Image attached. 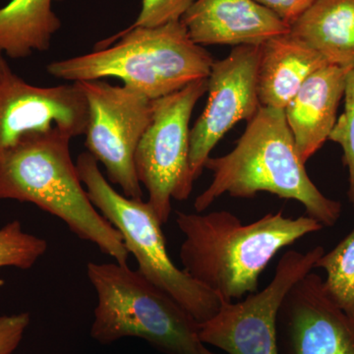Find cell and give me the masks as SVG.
I'll return each mask as SVG.
<instances>
[{"mask_svg":"<svg viewBox=\"0 0 354 354\" xmlns=\"http://www.w3.org/2000/svg\"><path fill=\"white\" fill-rule=\"evenodd\" d=\"M176 216L184 235L183 271L225 301L255 293L261 274L281 249L324 228L308 216L288 218L283 212L250 223L228 211Z\"/></svg>","mask_w":354,"mask_h":354,"instance_id":"cell-1","label":"cell"},{"mask_svg":"<svg viewBox=\"0 0 354 354\" xmlns=\"http://www.w3.org/2000/svg\"><path fill=\"white\" fill-rule=\"evenodd\" d=\"M205 169L212 171L213 179L195 199L197 213L206 211L225 194L253 198L268 192L299 202L306 216L324 227H334L341 218V203L326 197L307 174L283 109L260 106L247 121L234 150L221 157H209Z\"/></svg>","mask_w":354,"mask_h":354,"instance_id":"cell-2","label":"cell"},{"mask_svg":"<svg viewBox=\"0 0 354 354\" xmlns=\"http://www.w3.org/2000/svg\"><path fill=\"white\" fill-rule=\"evenodd\" d=\"M215 59L191 39L183 21L157 27L127 28L99 41L88 55L46 66L55 78L72 82L118 78L151 100L208 78Z\"/></svg>","mask_w":354,"mask_h":354,"instance_id":"cell-3","label":"cell"},{"mask_svg":"<svg viewBox=\"0 0 354 354\" xmlns=\"http://www.w3.org/2000/svg\"><path fill=\"white\" fill-rule=\"evenodd\" d=\"M72 137L38 133L0 157V201L31 203L66 223L79 239L95 244L116 263L127 265L118 230L95 208L83 187L70 151Z\"/></svg>","mask_w":354,"mask_h":354,"instance_id":"cell-4","label":"cell"},{"mask_svg":"<svg viewBox=\"0 0 354 354\" xmlns=\"http://www.w3.org/2000/svg\"><path fill=\"white\" fill-rule=\"evenodd\" d=\"M97 304L91 337L102 344L137 337L165 354H198L199 324L138 270L118 263L87 265Z\"/></svg>","mask_w":354,"mask_h":354,"instance_id":"cell-5","label":"cell"},{"mask_svg":"<svg viewBox=\"0 0 354 354\" xmlns=\"http://www.w3.org/2000/svg\"><path fill=\"white\" fill-rule=\"evenodd\" d=\"M77 171L95 208L120 232L138 271L178 302L198 324L218 313L221 299L172 262L155 209L150 203L121 195L102 174L91 153L77 158Z\"/></svg>","mask_w":354,"mask_h":354,"instance_id":"cell-6","label":"cell"},{"mask_svg":"<svg viewBox=\"0 0 354 354\" xmlns=\"http://www.w3.org/2000/svg\"><path fill=\"white\" fill-rule=\"evenodd\" d=\"M208 91V78L178 92L153 100L150 124L140 140L134 162L140 183L162 225L171 213V201H184L193 190L189 165L191 115Z\"/></svg>","mask_w":354,"mask_h":354,"instance_id":"cell-7","label":"cell"},{"mask_svg":"<svg viewBox=\"0 0 354 354\" xmlns=\"http://www.w3.org/2000/svg\"><path fill=\"white\" fill-rule=\"evenodd\" d=\"M75 83L88 104L84 134L88 153L102 162L109 183L120 186L124 196L142 199L134 157L152 120L153 100L127 86L111 85L106 81Z\"/></svg>","mask_w":354,"mask_h":354,"instance_id":"cell-8","label":"cell"},{"mask_svg":"<svg viewBox=\"0 0 354 354\" xmlns=\"http://www.w3.org/2000/svg\"><path fill=\"white\" fill-rule=\"evenodd\" d=\"M325 253L322 246L306 252L290 250L281 256L264 290L234 301L221 300L218 313L199 324L200 341L227 354H279L278 315L293 286L315 269Z\"/></svg>","mask_w":354,"mask_h":354,"instance_id":"cell-9","label":"cell"},{"mask_svg":"<svg viewBox=\"0 0 354 354\" xmlns=\"http://www.w3.org/2000/svg\"><path fill=\"white\" fill-rule=\"evenodd\" d=\"M88 104L78 84L39 87L16 74L0 53V157L25 137L85 134Z\"/></svg>","mask_w":354,"mask_h":354,"instance_id":"cell-10","label":"cell"},{"mask_svg":"<svg viewBox=\"0 0 354 354\" xmlns=\"http://www.w3.org/2000/svg\"><path fill=\"white\" fill-rule=\"evenodd\" d=\"M259 53L260 46H234L227 57L212 65L208 102L190 129L189 165L194 180L223 137L239 121H249L257 113Z\"/></svg>","mask_w":354,"mask_h":354,"instance_id":"cell-11","label":"cell"},{"mask_svg":"<svg viewBox=\"0 0 354 354\" xmlns=\"http://www.w3.org/2000/svg\"><path fill=\"white\" fill-rule=\"evenodd\" d=\"M279 354H354V318L310 272L286 295L278 315Z\"/></svg>","mask_w":354,"mask_h":354,"instance_id":"cell-12","label":"cell"},{"mask_svg":"<svg viewBox=\"0 0 354 354\" xmlns=\"http://www.w3.org/2000/svg\"><path fill=\"white\" fill-rule=\"evenodd\" d=\"M181 21L201 46H260L290 26L254 0H195Z\"/></svg>","mask_w":354,"mask_h":354,"instance_id":"cell-13","label":"cell"},{"mask_svg":"<svg viewBox=\"0 0 354 354\" xmlns=\"http://www.w3.org/2000/svg\"><path fill=\"white\" fill-rule=\"evenodd\" d=\"M351 70L326 65L302 84L283 109L298 153L306 164L326 141L337 120Z\"/></svg>","mask_w":354,"mask_h":354,"instance_id":"cell-14","label":"cell"},{"mask_svg":"<svg viewBox=\"0 0 354 354\" xmlns=\"http://www.w3.org/2000/svg\"><path fill=\"white\" fill-rule=\"evenodd\" d=\"M327 62L308 44L288 34L260 44L257 95L260 106L285 109L302 84Z\"/></svg>","mask_w":354,"mask_h":354,"instance_id":"cell-15","label":"cell"},{"mask_svg":"<svg viewBox=\"0 0 354 354\" xmlns=\"http://www.w3.org/2000/svg\"><path fill=\"white\" fill-rule=\"evenodd\" d=\"M290 32L328 64L354 69V0H315Z\"/></svg>","mask_w":354,"mask_h":354,"instance_id":"cell-16","label":"cell"},{"mask_svg":"<svg viewBox=\"0 0 354 354\" xmlns=\"http://www.w3.org/2000/svg\"><path fill=\"white\" fill-rule=\"evenodd\" d=\"M64 0H10L0 8V53L21 59L50 50L62 28L53 3Z\"/></svg>","mask_w":354,"mask_h":354,"instance_id":"cell-17","label":"cell"},{"mask_svg":"<svg viewBox=\"0 0 354 354\" xmlns=\"http://www.w3.org/2000/svg\"><path fill=\"white\" fill-rule=\"evenodd\" d=\"M315 268L326 272L324 286L328 295L354 318V228L334 249L321 256Z\"/></svg>","mask_w":354,"mask_h":354,"instance_id":"cell-18","label":"cell"},{"mask_svg":"<svg viewBox=\"0 0 354 354\" xmlns=\"http://www.w3.org/2000/svg\"><path fill=\"white\" fill-rule=\"evenodd\" d=\"M46 250L48 242L24 232L19 221H10L0 228V269H31ZM2 283L0 281V285Z\"/></svg>","mask_w":354,"mask_h":354,"instance_id":"cell-19","label":"cell"},{"mask_svg":"<svg viewBox=\"0 0 354 354\" xmlns=\"http://www.w3.org/2000/svg\"><path fill=\"white\" fill-rule=\"evenodd\" d=\"M344 108L337 118L329 140L342 147L344 165L348 171V200L354 212V69L346 77Z\"/></svg>","mask_w":354,"mask_h":354,"instance_id":"cell-20","label":"cell"},{"mask_svg":"<svg viewBox=\"0 0 354 354\" xmlns=\"http://www.w3.org/2000/svg\"><path fill=\"white\" fill-rule=\"evenodd\" d=\"M195 0H142L139 16L129 28L157 27L180 21Z\"/></svg>","mask_w":354,"mask_h":354,"instance_id":"cell-21","label":"cell"},{"mask_svg":"<svg viewBox=\"0 0 354 354\" xmlns=\"http://www.w3.org/2000/svg\"><path fill=\"white\" fill-rule=\"evenodd\" d=\"M31 322L29 313L0 316V354H12Z\"/></svg>","mask_w":354,"mask_h":354,"instance_id":"cell-22","label":"cell"},{"mask_svg":"<svg viewBox=\"0 0 354 354\" xmlns=\"http://www.w3.org/2000/svg\"><path fill=\"white\" fill-rule=\"evenodd\" d=\"M269 9L279 19L290 26L306 10L315 0H254Z\"/></svg>","mask_w":354,"mask_h":354,"instance_id":"cell-23","label":"cell"},{"mask_svg":"<svg viewBox=\"0 0 354 354\" xmlns=\"http://www.w3.org/2000/svg\"><path fill=\"white\" fill-rule=\"evenodd\" d=\"M198 354H218L216 353H213V351H209V349L207 348L205 346V344H203L201 348H200L199 353Z\"/></svg>","mask_w":354,"mask_h":354,"instance_id":"cell-24","label":"cell"}]
</instances>
